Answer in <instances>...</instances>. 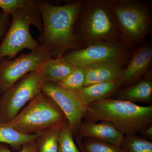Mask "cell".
Segmentation results:
<instances>
[{
	"mask_svg": "<svg viewBox=\"0 0 152 152\" xmlns=\"http://www.w3.org/2000/svg\"><path fill=\"white\" fill-rule=\"evenodd\" d=\"M85 1L56 5L39 2L42 31L39 42L53 58H62L69 50L80 49L75 34V24Z\"/></svg>",
	"mask_w": 152,
	"mask_h": 152,
	"instance_id": "6da1fadb",
	"label": "cell"
},
{
	"mask_svg": "<svg viewBox=\"0 0 152 152\" xmlns=\"http://www.w3.org/2000/svg\"><path fill=\"white\" fill-rule=\"evenodd\" d=\"M112 3V0L85 1L75 27L80 49L103 41H122Z\"/></svg>",
	"mask_w": 152,
	"mask_h": 152,
	"instance_id": "7a4b0ae2",
	"label": "cell"
},
{
	"mask_svg": "<svg viewBox=\"0 0 152 152\" xmlns=\"http://www.w3.org/2000/svg\"><path fill=\"white\" fill-rule=\"evenodd\" d=\"M84 119L91 122H108L124 135L137 134L152 126V105L110 98L88 106Z\"/></svg>",
	"mask_w": 152,
	"mask_h": 152,
	"instance_id": "3957f363",
	"label": "cell"
},
{
	"mask_svg": "<svg viewBox=\"0 0 152 152\" xmlns=\"http://www.w3.org/2000/svg\"><path fill=\"white\" fill-rule=\"evenodd\" d=\"M39 2L32 0L27 5L19 9L11 15V24L0 44V62L5 57L12 59L24 49L35 50L40 45L30 31V26L34 25L40 34L42 31Z\"/></svg>",
	"mask_w": 152,
	"mask_h": 152,
	"instance_id": "277c9868",
	"label": "cell"
},
{
	"mask_svg": "<svg viewBox=\"0 0 152 152\" xmlns=\"http://www.w3.org/2000/svg\"><path fill=\"white\" fill-rule=\"evenodd\" d=\"M67 121L54 101L43 92L24 107L9 126L27 134L44 132Z\"/></svg>",
	"mask_w": 152,
	"mask_h": 152,
	"instance_id": "5b68a950",
	"label": "cell"
},
{
	"mask_svg": "<svg viewBox=\"0 0 152 152\" xmlns=\"http://www.w3.org/2000/svg\"><path fill=\"white\" fill-rule=\"evenodd\" d=\"M112 7L123 43L130 50L151 33L152 22L148 4L136 0H112Z\"/></svg>",
	"mask_w": 152,
	"mask_h": 152,
	"instance_id": "8992f818",
	"label": "cell"
},
{
	"mask_svg": "<svg viewBox=\"0 0 152 152\" xmlns=\"http://www.w3.org/2000/svg\"><path fill=\"white\" fill-rule=\"evenodd\" d=\"M45 81L39 70L31 72L16 82L0 97V123H8L24 107L42 92Z\"/></svg>",
	"mask_w": 152,
	"mask_h": 152,
	"instance_id": "52a82bcc",
	"label": "cell"
},
{
	"mask_svg": "<svg viewBox=\"0 0 152 152\" xmlns=\"http://www.w3.org/2000/svg\"><path fill=\"white\" fill-rule=\"evenodd\" d=\"M53 58L50 52L42 46L29 53L20 55L14 59L0 62V94L8 89L27 74L39 70Z\"/></svg>",
	"mask_w": 152,
	"mask_h": 152,
	"instance_id": "ba28073f",
	"label": "cell"
},
{
	"mask_svg": "<svg viewBox=\"0 0 152 152\" xmlns=\"http://www.w3.org/2000/svg\"><path fill=\"white\" fill-rule=\"evenodd\" d=\"M132 54L121 41H103L83 48L66 53L63 58L77 66L104 61H121L128 64Z\"/></svg>",
	"mask_w": 152,
	"mask_h": 152,
	"instance_id": "9c48e42d",
	"label": "cell"
},
{
	"mask_svg": "<svg viewBox=\"0 0 152 152\" xmlns=\"http://www.w3.org/2000/svg\"><path fill=\"white\" fill-rule=\"evenodd\" d=\"M42 92L52 99L64 114L74 134L84 118L88 107L75 93L63 88L58 83L45 82Z\"/></svg>",
	"mask_w": 152,
	"mask_h": 152,
	"instance_id": "30bf717a",
	"label": "cell"
},
{
	"mask_svg": "<svg viewBox=\"0 0 152 152\" xmlns=\"http://www.w3.org/2000/svg\"><path fill=\"white\" fill-rule=\"evenodd\" d=\"M152 61V47L149 44H144L135 50L117 80L120 88L133 84L145 75L150 71Z\"/></svg>",
	"mask_w": 152,
	"mask_h": 152,
	"instance_id": "8fae6325",
	"label": "cell"
},
{
	"mask_svg": "<svg viewBox=\"0 0 152 152\" xmlns=\"http://www.w3.org/2000/svg\"><path fill=\"white\" fill-rule=\"evenodd\" d=\"M77 140L90 138L109 143L121 147L125 135L113 125L106 121L91 122L84 120L75 134Z\"/></svg>",
	"mask_w": 152,
	"mask_h": 152,
	"instance_id": "7c38bea8",
	"label": "cell"
},
{
	"mask_svg": "<svg viewBox=\"0 0 152 152\" xmlns=\"http://www.w3.org/2000/svg\"><path fill=\"white\" fill-rule=\"evenodd\" d=\"M126 65L127 63L121 61L111 60L85 67L84 86L118 80Z\"/></svg>",
	"mask_w": 152,
	"mask_h": 152,
	"instance_id": "4fadbf2b",
	"label": "cell"
},
{
	"mask_svg": "<svg viewBox=\"0 0 152 152\" xmlns=\"http://www.w3.org/2000/svg\"><path fill=\"white\" fill-rule=\"evenodd\" d=\"M115 99L135 104H151L152 101V73L150 72L133 84L120 89L115 94Z\"/></svg>",
	"mask_w": 152,
	"mask_h": 152,
	"instance_id": "5bb4252c",
	"label": "cell"
},
{
	"mask_svg": "<svg viewBox=\"0 0 152 152\" xmlns=\"http://www.w3.org/2000/svg\"><path fill=\"white\" fill-rule=\"evenodd\" d=\"M120 89L115 80L83 86L74 92L88 107L94 103L110 99Z\"/></svg>",
	"mask_w": 152,
	"mask_h": 152,
	"instance_id": "9a60e30c",
	"label": "cell"
},
{
	"mask_svg": "<svg viewBox=\"0 0 152 152\" xmlns=\"http://www.w3.org/2000/svg\"><path fill=\"white\" fill-rule=\"evenodd\" d=\"M77 67L62 57L48 61L40 71L45 82L58 84L72 73Z\"/></svg>",
	"mask_w": 152,
	"mask_h": 152,
	"instance_id": "2e32d148",
	"label": "cell"
},
{
	"mask_svg": "<svg viewBox=\"0 0 152 152\" xmlns=\"http://www.w3.org/2000/svg\"><path fill=\"white\" fill-rule=\"evenodd\" d=\"M42 133L27 134L14 129L7 123H0V144L9 145L15 149L36 140Z\"/></svg>",
	"mask_w": 152,
	"mask_h": 152,
	"instance_id": "e0dca14e",
	"label": "cell"
},
{
	"mask_svg": "<svg viewBox=\"0 0 152 152\" xmlns=\"http://www.w3.org/2000/svg\"><path fill=\"white\" fill-rule=\"evenodd\" d=\"M64 124L42 133L38 139L37 152H58V139Z\"/></svg>",
	"mask_w": 152,
	"mask_h": 152,
	"instance_id": "ac0fdd59",
	"label": "cell"
},
{
	"mask_svg": "<svg viewBox=\"0 0 152 152\" xmlns=\"http://www.w3.org/2000/svg\"><path fill=\"white\" fill-rule=\"evenodd\" d=\"M123 152H152V141L137 134L125 135L121 146Z\"/></svg>",
	"mask_w": 152,
	"mask_h": 152,
	"instance_id": "d6986e66",
	"label": "cell"
},
{
	"mask_svg": "<svg viewBox=\"0 0 152 152\" xmlns=\"http://www.w3.org/2000/svg\"><path fill=\"white\" fill-rule=\"evenodd\" d=\"M76 141L82 152H123L121 147L96 139L86 138Z\"/></svg>",
	"mask_w": 152,
	"mask_h": 152,
	"instance_id": "ffe728a7",
	"label": "cell"
},
{
	"mask_svg": "<svg viewBox=\"0 0 152 152\" xmlns=\"http://www.w3.org/2000/svg\"><path fill=\"white\" fill-rule=\"evenodd\" d=\"M73 132L67 121L63 125L58 139V152H82L74 141Z\"/></svg>",
	"mask_w": 152,
	"mask_h": 152,
	"instance_id": "44dd1931",
	"label": "cell"
},
{
	"mask_svg": "<svg viewBox=\"0 0 152 152\" xmlns=\"http://www.w3.org/2000/svg\"><path fill=\"white\" fill-rule=\"evenodd\" d=\"M85 78L84 68L77 66L72 73L58 84L65 89L76 92L84 86Z\"/></svg>",
	"mask_w": 152,
	"mask_h": 152,
	"instance_id": "7402d4cb",
	"label": "cell"
},
{
	"mask_svg": "<svg viewBox=\"0 0 152 152\" xmlns=\"http://www.w3.org/2000/svg\"><path fill=\"white\" fill-rule=\"evenodd\" d=\"M32 0H0V9L4 13L11 16L17 10L27 5Z\"/></svg>",
	"mask_w": 152,
	"mask_h": 152,
	"instance_id": "603a6c76",
	"label": "cell"
},
{
	"mask_svg": "<svg viewBox=\"0 0 152 152\" xmlns=\"http://www.w3.org/2000/svg\"><path fill=\"white\" fill-rule=\"evenodd\" d=\"M34 141L25 144L18 152H37L38 148V139ZM0 152H14L11 151L7 145L0 144Z\"/></svg>",
	"mask_w": 152,
	"mask_h": 152,
	"instance_id": "cb8c5ba5",
	"label": "cell"
},
{
	"mask_svg": "<svg viewBox=\"0 0 152 152\" xmlns=\"http://www.w3.org/2000/svg\"><path fill=\"white\" fill-rule=\"evenodd\" d=\"M10 15L0 12V39L4 34L10 24Z\"/></svg>",
	"mask_w": 152,
	"mask_h": 152,
	"instance_id": "d4e9b609",
	"label": "cell"
},
{
	"mask_svg": "<svg viewBox=\"0 0 152 152\" xmlns=\"http://www.w3.org/2000/svg\"><path fill=\"white\" fill-rule=\"evenodd\" d=\"M140 134L141 135L142 137L148 140L152 141V126L149 127L143 130L140 132Z\"/></svg>",
	"mask_w": 152,
	"mask_h": 152,
	"instance_id": "484cf974",
	"label": "cell"
},
{
	"mask_svg": "<svg viewBox=\"0 0 152 152\" xmlns=\"http://www.w3.org/2000/svg\"></svg>",
	"mask_w": 152,
	"mask_h": 152,
	"instance_id": "4316f807",
	"label": "cell"
}]
</instances>
